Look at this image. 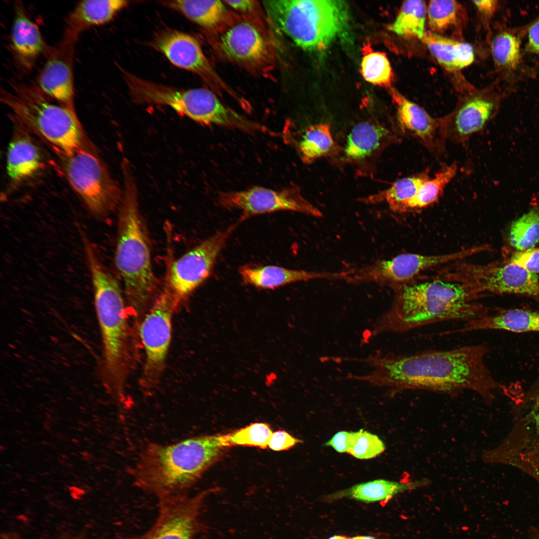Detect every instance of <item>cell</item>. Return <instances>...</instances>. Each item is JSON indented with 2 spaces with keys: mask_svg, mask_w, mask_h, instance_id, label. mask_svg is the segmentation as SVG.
Masks as SVG:
<instances>
[{
  "mask_svg": "<svg viewBox=\"0 0 539 539\" xmlns=\"http://www.w3.org/2000/svg\"><path fill=\"white\" fill-rule=\"evenodd\" d=\"M75 43L63 38L55 47L49 48L37 80V88L42 93L73 110V57Z\"/></svg>",
  "mask_w": 539,
  "mask_h": 539,
  "instance_id": "cell-19",
  "label": "cell"
},
{
  "mask_svg": "<svg viewBox=\"0 0 539 539\" xmlns=\"http://www.w3.org/2000/svg\"><path fill=\"white\" fill-rule=\"evenodd\" d=\"M128 4L124 0L79 1L68 17L63 38L76 42L83 30L109 22Z\"/></svg>",
  "mask_w": 539,
  "mask_h": 539,
  "instance_id": "cell-27",
  "label": "cell"
},
{
  "mask_svg": "<svg viewBox=\"0 0 539 539\" xmlns=\"http://www.w3.org/2000/svg\"><path fill=\"white\" fill-rule=\"evenodd\" d=\"M539 539V538L538 539Z\"/></svg>",
  "mask_w": 539,
  "mask_h": 539,
  "instance_id": "cell-49",
  "label": "cell"
},
{
  "mask_svg": "<svg viewBox=\"0 0 539 539\" xmlns=\"http://www.w3.org/2000/svg\"><path fill=\"white\" fill-rule=\"evenodd\" d=\"M160 3L199 25L207 37L223 32L238 15L223 0H174L162 1Z\"/></svg>",
  "mask_w": 539,
  "mask_h": 539,
  "instance_id": "cell-22",
  "label": "cell"
},
{
  "mask_svg": "<svg viewBox=\"0 0 539 539\" xmlns=\"http://www.w3.org/2000/svg\"><path fill=\"white\" fill-rule=\"evenodd\" d=\"M243 282L262 289H272L288 284L317 279H346L349 270L340 272L315 271L286 269L277 266H244L239 269Z\"/></svg>",
  "mask_w": 539,
  "mask_h": 539,
  "instance_id": "cell-23",
  "label": "cell"
},
{
  "mask_svg": "<svg viewBox=\"0 0 539 539\" xmlns=\"http://www.w3.org/2000/svg\"><path fill=\"white\" fill-rule=\"evenodd\" d=\"M40 151L32 139L23 134L14 136L9 144L6 155V170L13 181L26 180L41 168Z\"/></svg>",
  "mask_w": 539,
  "mask_h": 539,
  "instance_id": "cell-30",
  "label": "cell"
},
{
  "mask_svg": "<svg viewBox=\"0 0 539 539\" xmlns=\"http://www.w3.org/2000/svg\"><path fill=\"white\" fill-rule=\"evenodd\" d=\"M60 153L70 185L94 216L105 217L119 206L122 192L98 155L85 145Z\"/></svg>",
  "mask_w": 539,
  "mask_h": 539,
  "instance_id": "cell-9",
  "label": "cell"
},
{
  "mask_svg": "<svg viewBox=\"0 0 539 539\" xmlns=\"http://www.w3.org/2000/svg\"><path fill=\"white\" fill-rule=\"evenodd\" d=\"M427 19V6L421 0H406L389 29L406 38L421 40L425 34Z\"/></svg>",
  "mask_w": 539,
  "mask_h": 539,
  "instance_id": "cell-33",
  "label": "cell"
},
{
  "mask_svg": "<svg viewBox=\"0 0 539 539\" xmlns=\"http://www.w3.org/2000/svg\"><path fill=\"white\" fill-rule=\"evenodd\" d=\"M220 205L227 209L241 212L240 223L258 215L282 211L301 213L320 218L322 212L302 196L299 188L290 186L274 190L255 186L239 191L220 192Z\"/></svg>",
  "mask_w": 539,
  "mask_h": 539,
  "instance_id": "cell-17",
  "label": "cell"
},
{
  "mask_svg": "<svg viewBox=\"0 0 539 539\" xmlns=\"http://www.w3.org/2000/svg\"><path fill=\"white\" fill-rule=\"evenodd\" d=\"M396 140L393 133L382 124L369 121L359 122L347 136L343 149L344 159L355 164L362 163Z\"/></svg>",
  "mask_w": 539,
  "mask_h": 539,
  "instance_id": "cell-25",
  "label": "cell"
},
{
  "mask_svg": "<svg viewBox=\"0 0 539 539\" xmlns=\"http://www.w3.org/2000/svg\"><path fill=\"white\" fill-rule=\"evenodd\" d=\"M385 447L379 438L363 430L352 432L351 445L347 453L359 459L373 458L384 452Z\"/></svg>",
  "mask_w": 539,
  "mask_h": 539,
  "instance_id": "cell-41",
  "label": "cell"
},
{
  "mask_svg": "<svg viewBox=\"0 0 539 539\" xmlns=\"http://www.w3.org/2000/svg\"><path fill=\"white\" fill-rule=\"evenodd\" d=\"M223 59L258 76H268L277 64L275 43L238 13L234 21L218 35L207 37Z\"/></svg>",
  "mask_w": 539,
  "mask_h": 539,
  "instance_id": "cell-11",
  "label": "cell"
},
{
  "mask_svg": "<svg viewBox=\"0 0 539 539\" xmlns=\"http://www.w3.org/2000/svg\"><path fill=\"white\" fill-rule=\"evenodd\" d=\"M272 434L270 426L266 423H254L227 434L220 435L224 447L249 446L266 449Z\"/></svg>",
  "mask_w": 539,
  "mask_h": 539,
  "instance_id": "cell-38",
  "label": "cell"
},
{
  "mask_svg": "<svg viewBox=\"0 0 539 539\" xmlns=\"http://www.w3.org/2000/svg\"><path fill=\"white\" fill-rule=\"evenodd\" d=\"M528 37V50L531 52L539 54V19L530 27Z\"/></svg>",
  "mask_w": 539,
  "mask_h": 539,
  "instance_id": "cell-45",
  "label": "cell"
},
{
  "mask_svg": "<svg viewBox=\"0 0 539 539\" xmlns=\"http://www.w3.org/2000/svg\"><path fill=\"white\" fill-rule=\"evenodd\" d=\"M392 288L395 294L391 307L365 332L364 340L381 333L404 332L441 321L466 322L490 310L476 301L479 297L458 283L437 279Z\"/></svg>",
  "mask_w": 539,
  "mask_h": 539,
  "instance_id": "cell-2",
  "label": "cell"
},
{
  "mask_svg": "<svg viewBox=\"0 0 539 539\" xmlns=\"http://www.w3.org/2000/svg\"><path fill=\"white\" fill-rule=\"evenodd\" d=\"M298 154L305 163L309 164L338 151L337 145L326 124L312 125L306 128L297 143Z\"/></svg>",
  "mask_w": 539,
  "mask_h": 539,
  "instance_id": "cell-32",
  "label": "cell"
},
{
  "mask_svg": "<svg viewBox=\"0 0 539 539\" xmlns=\"http://www.w3.org/2000/svg\"><path fill=\"white\" fill-rule=\"evenodd\" d=\"M1 100L12 114L67 153L84 145V134L73 109L47 100L37 87L16 84L1 92Z\"/></svg>",
  "mask_w": 539,
  "mask_h": 539,
  "instance_id": "cell-7",
  "label": "cell"
},
{
  "mask_svg": "<svg viewBox=\"0 0 539 539\" xmlns=\"http://www.w3.org/2000/svg\"><path fill=\"white\" fill-rule=\"evenodd\" d=\"M124 191L119 205L115 264L125 295L134 313L140 314L151 301L158 283L151 261L150 239L140 212L136 184L129 165L122 164Z\"/></svg>",
  "mask_w": 539,
  "mask_h": 539,
  "instance_id": "cell-5",
  "label": "cell"
},
{
  "mask_svg": "<svg viewBox=\"0 0 539 539\" xmlns=\"http://www.w3.org/2000/svg\"><path fill=\"white\" fill-rule=\"evenodd\" d=\"M228 448L220 435L188 438L174 444H148L132 471L135 486L161 498L187 494Z\"/></svg>",
  "mask_w": 539,
  "mask_h": 539,
  "instance_id": "cell-3",
  "label": "cell"
},
{
  "mask_svg": "<svg viewBox=\"0 0 539 539\" xmlns=\"http://www.w3.org/2000/svg\"><path fill=\"white\" fill-rule=\"evenodd\" d=\"M472 2L480 13L486 16H492L497 6V1L493 0H473Z\"/></svg>",
  "mask_w": 539,
  "mask_h": 539,
  "instance_id": "cell-46",
  "label": "cell"
},
{
  "mask_svg": "<svg viewBox=\"0 0 539 539\" xmlns=\"http://www.w3.org/2000/svg\"><path fill=\"white\" fill-rule=\"evenodd\" d=\"M352 432L340 431L336 433L325 444L339 453L348 452L351 445Z\"/></svg>",
  "mask_w": 539,
  "mask_h": 539,
  "instance_id": "cell-44",
  "label": "cell"
},
{
  "mask_svg": "<svg viewBox=\"0 0 539 539\" xmlns=\"http://www.w3.org/2000/svg\"><path fill=\"white\" fill-rule=\"evenodd\" d=\"M430 178L429 170L399 179L388 188L360 199V201L368 204L385 203L390 210L396 213H406L407 208L419 189Z\"/></svg>",
  "mask_w": 539,
  "mask_h": 539,
  "instance_id": "cell-31",
  "label": "cell"
},
{
  "mask_svg": "<svg viewBox=\"0 0 539 539\" xmlns=\"http://www.w3.org/2000/svg\"><path fill=\"white\" fill-rule=\"evenodd\" d=\"M510 262L530 272L539 273V249L531 248L520 251L513 255Z\"/></svg>",
  "mask_w": 539,
  "mask_h": 539,
  "instance_id": "cell-42",
  "label": "cell"
},
{
  "mask_svg": "<svg viewBox=\"0 0 539 539\" xmlns=\"http://www.w3.org/2000/svg\"><path fill=\"white\" fill-rule=\"evenodd\" d=\"M272 24L299 47L327 48L345 32L349 22L343 0H271L263 2Z\"/></svg>",
  "mask_w": 539,
  "mask_h": 539,
  "instance_id": "cell-6",
  "label": "cell"
},
{
  "mask_svg": "<svg viewBox=\"0 0 539 539\" xmlns=\"http://www.w3.org/2000/svg\"><path fill=\"white\" fill-rule=\"evenodd\" d=\"M489 352L487 345L478 344L411 354L348 357V362L363 363L372 369L366 374H348L344 379L396 391L423 389L452 393L469 389L491 402L495 393L506 387L494 378L486 366L485 359Z\"/></svg>",
  "mask_w": 539,
  "mask_h": 539,
  "instance_id": "cell-1",
  "label": "cell"
},
{
  "mask_svg": "<svg viewBox=\"0 0 539 539\" xmlns=\"http://www.w3.org/2000/svg\"><path fill=\"white\" fill-rule=\"evenodd\" d=\"M216 489L196 495H177L158 499V511L152 526L133 539H196L202 531L200 517L204 502Z\"/></svg>",
  "mask_w": 539,
  "mask_h": 539,
  "instance_id": "cell-18",
  "label": "cell"
},
{
  "mask_svg": "<svg viewBox=\"0 0 539 539\" xmlns=\"http://www.w3.org/2000/svg\"><path fill=\"white\" fill-rule=\"evenodd\" d=\"M421 41L448 71L460 70L471 65L474 60L473 48L467 42L432 32H426Z\"/></svg>",
  "mask_w": 539,
  "mask_h": 539,
  "instance_id": "cell-29",
  "label": "cell"
},
{
  "mask_svg": "<svg viewBox=\"0 0 539 539\" xmlns=\"http://www.w3.org/2000/svg\"><path fill=\"white\" fill-rule=\"evenodd\" d=\"M429 483L428 479L407 482L376 480L334 493L325 499L332 501L347 498L366 503H386L399 494L425 487Z\"/></svg>",
  "mask_w": 539,
  "mask_h": 539,
  "instance_id": "cell-28",
  "label": "cell"
},
{
  "mask_svg": "<svg viewBox=\"0 0 539 539\" xmlns=\"http://www.w3.org/2000/svg\"><path fill=\"white\" fill-rule=\"evenodd\" d=\"M427 19L432 32L442 35L449 30L460 31L466 16L463 6L457 1L434 0L427 6Z\"/></svg>",
  "mask_w": 539,
  "mask_h": 539,
  "instance_id": "cell-34",
  "label": "cell"
},
{
  "mask_svg": "<svg viewBox=\"0 0 539 539\" xmlns=\"http://www.w3.org/2000/svg\"><path fill=\"white\" fill-rule=\"evenodd\" d=\"M391 95L396 109L398 125L405 133L415 138L428 150L441 153L446 141L440 118H435L424 108L395 89Z\"/></svg>",
  "mask_w": 539,
  "mask_h": 539,
  "instance_id": "cell-21",
  "label": "cell"
},
{
  "mask_svg": "<svg viewBox=\"0 0 539 539\" xmlns=\"http://www.w3.org/2000/svg\"><path fill=\"white\" fill-rule=\"evenodd\" d=\"M84 249L101 337V376L108 391L123 404L128 400L125 387L130 357L125 303L118 281L101 263L91 244L86 243Z\"/></svg>",
  "mask_w": 539,
  "mask_h": 539,
  "instance_id": "cell-4",
  "label": "cell"
},
{
  "mask_svg": "<svg viewBox=\"0 0 539 539\" xmlns=\"http://www.w3.org/2000/svg\"><path fill=\"white\" fill-rule=\"evenodd\" d=\"M361 63L364 78L368 82L379 86H389L393 80V72L386 54L375 51L364 45Z\"/></svg>",
  "mask_w": 539,
  "mask_h": 539,
  "instance_id": "cell-37",
  "label": "cell"
},
{
  "mask_svg": "<svg viewBox=\"0 0 539 539\" xmlns=\"http://www.w3.org/2000/svg\"><path fill=\"white\" fill-rule=\"evenodd\" d=\"M454 264L439 272L440 279L463 284L480 297L487 292L524 295L539 301V277L515 264Z\"/></svg>",
  "mask_w": 539,
  "mask_h": 539,
  "instance_id": "cell-10",
  "label": "cell"
},
{
  "mask_svg": "<svg viewBox=\"0 0 539 539\" xmlns=\"http://www.w3.org/2000/svg\"><path fill=\"white\" fill-rule=\"evenodd\" d=\"M503 330L515 333H539V310L528 308H495L467 321L452 332L477 330Z\"/></svg>",
  "mask_w": 539,
  "mask_h": 539,
  "instance_id": "cell-26",
  "label": "cell"
},
{
  "mask_svg": "<svg viewBox=\"0 0 539 539\" xmlns=\"http://www.w3.org/2000/svg\"><path fill=\"white\" fill-rule=\"evenodd\" d=\"M483 459L487 463L514 467L539 484V376L518 399L507 435L485 452Z\"/></svg>",
  "mask_w": 539,
  "mask_h": 539,
  "instance_id": "cell-8",
  "label": "cell"
},
{
  "mask_svg": "<svg viewBox=\"0 0 539 539\" xmlns=\"http://www.w3.org/2000/svg\"><path fill=\"white\" fill-rule=\"evenodd\" d=\"M223 1L232 10L251 22L267 38L276 42L271 30V23L264 6L262 7L258 1L224 0Z\"/></svg>",
  "mask_w": 539,
  "mask_h": 539,
  "instance_id": "cell-39",
  "label": "cell"
},
{
  "mask_svg": "<svg viewBox=\"0 0 539 539\" xmlns=\"http://www.w3.org/2000/svg\"><path fill=\"white\" fill-rule=\"evenodd\" d=\"M301 441L283 430L272 433L268 447L275 451L287 450Z\"/></svg>",
  "mask_w": 539,
  "mask_h": 539,
  "instance_id": "cell-43",
  "label": "cell"
},
{
  "mask_svg": "<svg viewBox=\"0 0 539 539\" xmlns=\"http://www.w3.org/2000/svg\"><path fill=\"white\" fill-rule=\"evenodd\" d=\"M239 222L218 231L171 264L165 285L179 304L209 277L218 257Z\"/></svg>",
  "mask_w": 539,
  "mask_h": 539,
  "instance_id": "cell-15",
  "label": "cell"
},
{
  "mask_svg": "<svg viewBox=\"0 0 539 539\" xmlns=\"http://www.w3.org/2000/svg\"><path fill=\"white\" fill-rule=\"evenodd\" d=\"M350 539H384L380 537L374 536H357L354 537L350 538Z\"/></svg>",
  "mask_w": 539,
  "mask_h": 539,
  "instance_id": "cell-47",
  "label": "cell"
},
{
  "mask_svg": "<svg viewBox=\"0 0 539 539\" xmlns=\"http://www.w3.org/2000/svg\"><path fill=\"white\" fill-rule=\"evenodd\" d=\"M124 78L136 102L168 106L179 114L206 125H213L217 117L218 96L209 88L177 89L126 72Z\"/></svg>",
  "mask_w": 539,
  "mask_h": 539,
  "instance_id": "cell-12",
  "label": "cell"
},
{
  "mask_svg": "<svg viewBox=\"0 0 539 539\" xmlns=\"http://www.w3.org/2000/svg\"><path fill=\"white\" fill-rule=\"evenodd\" d=\"M491 51L495 64L504 68H515L520 58L519 39L506 32L496 35L491 43Z\"/></svg>",
  "mask_w": 539,
  "mask_h": 539,
  "instance_id": "cell-40",
  "label": "cell"
},
{
  "mask_svg": "<svg viewBox=\"0 0 539 539\" xmlns=\"http://www.w3.org/2000/svg\"><path fill=\"white\" fill-rule=\"evenodd\" d=\"M495 107L492 99L480 94L463 98L452 112L440 118L446 140L467 141L486 126L493 117Z\"/></svg>",
  "mask_w": 539,
  "mask_h": 539,
  "instance_id": "cell-20",
  "label": "cell"
},
{
  "mask_svg": "<svg viewBox=\"0 0 539 539\" xmlns=\"http://www.w3.org/2000/svg\"><path fill=\"white\" fill-rule=\"evenodd\" d=\"M509 240L520 251L534 247L539 242V208H534L511 225Z\"/></svg>",
  "mask_w": 539,
  "mask_h": 539,
  "instance_id": "cell-36",
  "label": "cell"
},
{
  "mask_svg": "<svg viewBox=\"0 0 539 539\" xmlns=\"http://www.w3.org/2000/svg\"><path fill=\"white\" fill-rule=\"evenodd\" d=\"M10 41L16 61L26 70L31 69L36 60L46 54L49 49L38 27L20 1L15 4Z\"/></svg>",
  "mask_w": 539,
  "mask_h": 539,
  "instance_id": "cell-24",
  "label": "cell"
},
{
  "mask_svg": "<svg viewBox=\"0 0 539 539\" xmlns=\"http://www.w3.org/2000/svg\"><path fill=\"white\" fill-rule=\"evenodd\" d=\"M179 304L164 285L162 292L144 315L139 335L145 352L142 383L151 388L163 373L172 337V317Z\"/></svg>",
  "mask_w": 539,
  "mask_h": 539,
  "instance_id": "cell-13",
  "label": "cell"
},
{
  "mask_svg": "<svg viewBox=\"0 0 539 539\" xmlns=\"http://www.w3.org/2000/svg\"><path fill=\"white\" fill-rule=\"evenodd\" d=\"M154 45L172 64L198 75L218 96L228 94L241 106H248L246 100L218 74L194 36L176 30H165L156 36Z\"/></svg>",
  "mask_w": 539,
  "mask_h": 539,
  "instance_id": "cell-16",
  "label": "cell"
},
{
  "mask_svg": "<svg viewBox=\"0 0 539 539\" xmlns=\"http://www.w3.org/2000/svg\"><path fill=\"white\" fill-rule=\"evenodd\" d=\"M328 539H350V538L342 535H334L330 537Z\"/></svg>",
  "mask_w": 539,
  "mask_h": 539,
  "instance_id": "cell-48",
  "label": "cell"
},
{
  "mask_svg": "<svg viewBox=\"0 0 539 539\" xmlns=\"http://www.w3.org/2000/svg\"><path fill=\"white\" fill-rule=\"evenodd\" d=\"M457 168L455 163L446 165L424 182L409 203L406 213L423 209L438 202L445 188L455 176Z\"/></svg>",
  "mask_w": 539,
  "mask_h": 539,
  "instance_id": "cell-35",
  "label": "cell"
},
{
  "mask_svg": "<svg viewBox=\"0 0 539 539\" xmlns=\"http://www.w3.org/2000/svg\"><path fill=\"white\" fill-rule=\"evenodd\" d=\"M482 245L441 255L402 254L357 269H352L346 281L352 283L375 282L391 287L407 284L421 272L447 264L453 263L488 250Z\"/></svg>",
  "mask_w": 539,
  "mask_h": 539,
  "instance_id": "cell-14",
  "label": "cell"
}]
</instances>
